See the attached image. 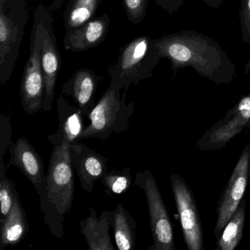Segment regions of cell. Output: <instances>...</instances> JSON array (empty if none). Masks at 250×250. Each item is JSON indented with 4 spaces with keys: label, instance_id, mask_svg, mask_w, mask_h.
<instances>
[{
    "label": "cell",
    "instance_id": "cell-1",
    "mask_svg": "<svg viewBox=\"0 0 250 250\" xmlns=\"http://www.w3.org/2000/svg\"><path fill=\"white\" fill-rule=\"evenodd\" d=\"M162 58L170 62L174 74L192 68L203 78L216 84H229L235 65L220 45L209 36L194 30H182L156 39Z\"/></svg>",
    "mask_w": 250,
    "mask_h": 250
},
{
    "label": "cell",
    "instance_id": "cell-2",
    "mask_svg": "<svg viewBox=\"0 0 250 250\" xmlns=\"http://www.w3.org/2000/svg\"><path fill=\"white\" fill-rule=\"evenodd\" d=\"M67 142L54 146L49 159L46 185L40 194L43 222L58 239L65 235V216L72 207L74 194V167Z\"/></svg>",
    "mask_w": 250,
    "mask_h": 250
},
{
    "label": "cell",
    "instance_id": "cell-3",
    "mask_svg": "<svg viewBox=\"0 0 250 250\" xmlns=\"http://www.w3.org/2000/svg\"><path fill=\"white\" fill-rule=\"evenodd\" d=\"M161 60L156 39L139 36L121 47L116 62L108 67L110 84L127 92L131 84L153 77Z\"/></svg>",
    "mask_w": 250,
    "mask_h": 250
},
{
    "label": "cell",
    "instance_id": "cell-4",
    "mask_svg": "<svg viewBox=\"0 0 250 250\" xmlns=\"http://www.w3.org/2000/svg\"><path fill=\"white\" fill-rule=\"evenodd\" d=\"M109 84L100 100L95 104L87 118L90 124L85 127L80 140L99 139L106 141L113 134L125 132L130 127V120L135 106L126 102V93Z\"/></svg>",
    "mask_w": 250,
    "mask_h": 250
},
{
    "label": "cell",
    "instance_id": "cell-5",
    "mask_svg": "<svg viewBox=\"0 0 250 250\" xmlns=\"http://www.w3.org/2000/svg\"><path fill=\"white\" fill-rule=\"evenodd\" d=\"M28 21L26 0H11L0 5V83L11 79L20 55Z\"/></svg>",
    "mask_w": 250,
    "mask_h": 250
},
{
    "label": "cell",
    "instance_id": "cell-6",
    "mask_svg": "<svg viewBox=\"0 0 250 250\" xmlns=\"http://www.w3.org/2000/svg\"><path fill=\"white\" fill-rule=\"evenodd\" d=\"M134 186L143 189L148 207L150 230L153 241L149 250H175L172 222L152 172L148 169L137 172Z\"/></svg>",
    "mask_w": 250,
    "mask_h": 250
},
{
    "label": "cell",
    "instance_id": "cell-7",
    "mask_svg": "<svg viewBox=\"0 0 250 250\" xmlns=\"http://www.w3.org/2000/svg\"><path fill=\"white\" fill-rule=\"evenodd\" d=\"M30 50V57L21 77L20 97L23 109L27 115H32L43 109L45 96L44 77L41 61L42 30L39 20L34 15Z\"/></svg>",
    "mask_w": 250,
    "mask_h": 250
},
{
    "label": "cell",
    "instance_id": "cell-8",
    "mask_svg": "<svg viewBox=\"0 0 250 250\" xmlns=\"http://www.w3.org/2000/svg\"><path fill=\"white\" fill-rule=\"evenodd\" d=\"M33 15L39 20L42 30L41 61L45 83L44 102L42 110L49 112L53 106L55 86L61 67V56L52 28V18L49 8L39 5Z\"/></svg>",
    "mask_w": 250,
    "mask_h": 250
},
{
    "label": "cell",
    "instance_id": "cell-9",
    "mask_svg": "<svg viewBox=\"0 0 250 250\" xmlns=\"http://www.w3.org/2000/svg\"><path fill=\"white\" fill-rule=\"evenodd\" d=\"M171 188L188 250H203V230L192 191L182 176L171 174Z\"/></svg>",
    "mask_w": 250,
    "mask_h": 250
},
{
    "label": "cell",
    "instance_id": "cell-10",
    "mask_svg": "<svg viewBox=\"0 0 250 250\" xmlns=\"http://www.w3.org/2000/svg\"><path fill=\"white\" fill-rule=\"evenodd\" d=\"M247 127L250 128V93L243 96L223 118L213 124L196 146L202 151L220 150Z\"/></svg>",
    "mask_w": 250,
    "mask_h": 250
},
{
    "label": "cell",
    "instance_id": "cell-11",
    "mask_svg": "<svg viewBox=\"0 0 250 250\" xmlns=\"http://www.w3.org/2000/svg\"><path fill=\"white\" fill-rule=\"evenodd\" d=\"M250 175V145L245 146L226 187L219 199L214 235L219 238L229 219L238 208Z\"/></svg>",
    "mask_w": 250,
    "mask_h": 250
},
{
    "label": "cell",
    "instance_id": "cell-12",
    "mask_svg": "<svg viewBox=\"0 0 250 250\" xmlns=\"http://www.w3.org/2000/svg\"><path fill=\"white\" fill-rule=\"evenodd\" d=\"M70 156L82 188L87 193L92 192L95 183L108 172V159L80 142L70 146Z\"/></svg>",
    "mask_w": 250,
    "mask_h": 250
},
{
    "label": "cell",
    "instance_id": "cell-13",
    "mask_svg": "<svg viewBox=\"0 0 250 250\" xmlns=\"http://www.w3.org/2000/svg\"><path fill=\"white\" fill-rule=\"evenodd\" d=\"M9 164L18 167L33 184L37 194L40 196L46 185V175L43 162L25 137H20L11 145Z\"/></svg>",
    "mask_w": 250,
    "mask_h": 250
},
{
    "label": "cell",
    "instance_id": "cell-14",
    "mask_svg": "<svg viewBox=\"0 0 250 250\" xmlns=\"http://www.w3.org/2000/svg\"><path fill=\"white\" fill-rule=\"evenodd\" d=\"M110 19L106 13L87 21L75 30L66 31L63 39L65 49L82 52L102 44L107 36Z\"/></svg>",
    "mask_w": 250,
    "mask_h": 250
},
{
    "label": "cell",
    "instance_id": "cell-15",
    "mask_svg": "<svg viewBox=\"0 0 250 250\" xmlns=\"http://www.w3.org/2000/svg\"><path fill=\"white\" fill-rule=\"evenodd\" d=\"M99 77L88 68L77 70L62 87V94L70 96L84 117L94 107L95 95Z\"/></svg>",
    "mask_w": 250,
    "mask_h": 250
},
{
    "label": "cell",
    "instance_id": "cell-16",
    "mask_svg": "<svg viewBox=\"0 0 250 250\" xmlns=\"http://www.w3.org/2000/svg\"><path fill=\"white\" fill-rule=\"evenodd\" d=\"M59 125L55 134L47 137V140L54 146L67 142L70 145L80 141V137L86 125L84 115L81 111L73 106L61 95L57 100Z\"/></svg>",
    "mask_w": 250,
    "mask_h": 250
},
{
    "label": "cell",
    "instance_id": "cell-17",
    "mask_svg": "<svg viewBox=\"0 0 250 250\" xmlns=\"http://www.w3.org/2000/svg\"><path fill=\"white\" fill-rule=\"evenodd\" d=\"M86 219L80 221V232L87 241L89 250H115L109 229L113 228L112 210H105L98 216L96 209L90 207Z\"/></svg>",
    "mask_w": 250,
    "mask_h": 250
},
{
    "label": "cell",
    "instance_id": "cell-18",
    "mask_svg": "<svg viewBox=\"0 0 250 250\" xmlns=\"http://www.w3.org/2000/svg\"><path fill=\"white\" fill-rule=\"evenodd\" d=\"M0 248L4 249L8 246L17 245L25 236L28 228L25 212L20 203L19 194L14 201L9 214L0 221Z\"/></svg>",
    "mask_w": 250,
    "mask_h": 250
},
{
    "label": "cell",
    "instance_id": "cell-19",
    "mask_svg": "<svg viewBox=\"0 0 250 250\" xmlns=\"http://www.w3.org/2000/svg\"><path fill=\"white\" fill-rule=\"evenodd\" d=\"M114 237L117 249L119 250H133L136 247L135 219L119 203L113 210Z\"/></svg>",
    "mask_w": 250,
    "mask_h": 250
},
{
    "label": "cell",
    "instance_id": "cell-20",
    "mask_svg": "<svg viewBox=\"0 0 250 250\" xmlns=\"http://www.w3.org/2000/svg\"><path fill=\"white\" fill-rule=\"evenodd\" d=\"M102 0H68L64 13L66 31L75 30L93 20Z\"/></svg>",
    "mask_w": 250,
    "mask_h": 250
},
{
    "label": "cell",
    "instance_id": "cell-21",
    "mask_svg": "<svg viewBox=\"0 0 250 250\" xmlns=\"http://www.w3.org/2000/svg\"><path fill=\"white\" fill-rule=\"evenodd\" d=\"M246 201L241 200L238 208L224 228L217 241L220 250H234L241 241L245 224Z\"/></svg>",
    "mask_w": 250,
    "mask_h": 250
},
{
    "label": "cell",
    "instance_id": "cell-22",
    "mask_svg": "<svg viewBox=\"0 0 250 250\" xmlns=\"http://www.w3.org/2000/svg\"><path fill=\"white\" fill-rule=\"evenodd\" d=\"M18 192L12 181L7 177L6 165L4 160L0 161V203L1 219L3 220L12 209Z\"/></svg>",
    "mask_w": 250,
    "mask_h": 250
},
{
    "label": "cell",
    "instance_id": "cell-23",
    "mask_svg": "<svg viewBox=\"0 0 250 250\" xmlns=\"http://www.w3.org/2000/svg\"><path fill=\"white\" fill-rule=\"evenodd\" d=\"M101 181L106 188L105 192L109 196L124 194L131 187L132 181L131 168H124L122 172H107Z\"/></svg>",
    "mask_w": 250,
    "mask_h": 250
},
{
    "label": "cell",
    "instance_id": "cell-24",
    "mask_svg": "<svg viewBox=\"0 0 250 250\" xmlns=\"http://www.w3.org/2000/svg\"><path fill=\"white\" fill-rule=\"evenodd\" d=\"M148 0H123V6L128 21L131 24H140L147 14Z\"/></svg>",
    "mask_w": 250,
    "mask_h": 250
},
{
    "label": "cell",
    "instance_id": "cell-25",
    "mask_svg": "<svg viewBox=\"0 0 250 250\" xmlns=\"http://www.w3.org/2000/svg\"><path fill=\"white\" fill-rule=\"evenodd\" d=\"M12 126L9 118L5 115L0 117V161L3 160L8 146H11Z\"/></svg>",
    "mask_w": 250,
    "mask_h": 250
},
{
    "label": "cell",
    "instance_id": "cell-26",
    "mask_svg": "<svg viewBox=\"0 0 250 250\" xmlns=\"http://www.w3.org/2000/svg\"><path fill=\"white\" fill-rule=\"evenodd\" d=\"M238 16L243 42L250 44V0H241Z\"/></svg>",
    "mask_w": 250,
    "mask_h": 250
},
{
    "label": "cell",
    "instance_id": "cell-27",
    "mask_svg": "<svg viewBox=\"0 0 250 250\" xmlns=\"http://www.w3.org/2000/svg\"><path fill=\"white\" fill-rule=\"evenodd\" d=\"M155 2L170 16L175 14L184 5V0H155Z\"/></svg>",
    "mask_w": 250,
    "mask_h": 250
},
{
    "label": "cell",
    "instance_id": "cell-28",
    "mask_svg": "<svg viewBox=\"0 0 250 250\" xmlns=\"http://www.w3.org/2000/svg\"><path fill=\"white\" fill-rule=\"evenodd\" d=\"M201 1L210 8H216L220 7L226 0H201Z\"/></svg>",
    "mask_w": 250,
    "mask_h": 250
},
{
    "label": "cell",
    "instance_id": "cell-29",
    "mask_svg": "<svg viewBox=\"0 0 250 250\" xmlns=\"http://www.w3.org/2000/svg\"><path fill=\"white\" fill-rule=\"evenodd\" d=\"M65 0H51L50 9L52 11H58L61 9Z\"/></svg>",
    "mask_w": 250,
    "mask_h": 250
},
{
    "label": "cell",
    "instance_id": "cell-30",
    "mask_svg": "<svg viewBox=\"0 0 250 250\" xmlns=\"http://www.w3.org/2000/svg\"><path fill=\"white\" fill-rule=\"evenodd\" d=\"M244 73L245 74H250V61H249L246 64L245 68H244Z\"/></svg>",
    "mask_w": 250,
    "mask_h": 250
},
{
    "label": "cell",
    "instance_id": "cell-31",
    "mask_svg": "<svg viewBox=\"0 0 250 250\" xmlns=\"http://www.w3.org/2000/svg\"><path fill=\"white\" fill-rule=\"evenodd\" d=\"M9 1H11V0H0V5H4V4L9 2Z\"/></svg>",
    "mask_w": 250,
    "mask_h": 250
}]
</instances>
